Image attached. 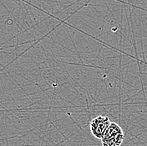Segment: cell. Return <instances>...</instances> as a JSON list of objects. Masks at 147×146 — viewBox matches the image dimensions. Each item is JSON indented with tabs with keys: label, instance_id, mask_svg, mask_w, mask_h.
Returning <instances> with one entry per match:
<instances>
[{
	"label": "cell",
	"instance_id": "cell-1",
	"mask_svg": "<svg viewBox=\"0 0 147 146\" xmlns=\"http://www.w3.org/2000/svg\"><path fill=\"white\" fill-rule=\"evenodd\" d=\"M125 138L123 128L118 123L111 122L110 127L100 140L103 146H120Z\"/></svg>",
	"mask_w": 147,
	"mask_h": 146
},
{
	"label": "cell",
	"instance_id": "cell-2",
	"mask_svg": "<svg viewBox=\"0 0 147 146\" xmlns=\"http://www.w3.org/2000/svg\"><path fill=\"white\" fill-rule=\"evenodd\" d=\"M110 119L106 116H97L94 119H93L90 123V128L91 131V134L94 137L101 139L105 135L106 130L110 127Z\"/></svg>",
	"mask_w": 147,
	"mask_h": 146
}]
</instances>
